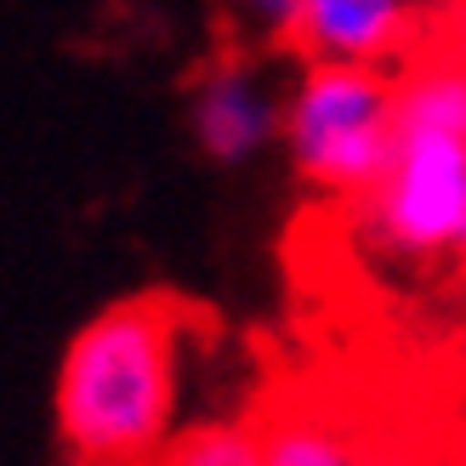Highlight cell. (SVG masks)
I'll return each mask as SVG.
<instances>
[{"instance_id":"obj_8","label":"cell","mask_w":466,"mask_h":466,"mask_svg":"<svg viewBox=\"0 0 466 466\" xmlns=\"http://www.w3.org/2000/svg\"><path fill=\"white\" fill-rule=\"evenodd\" d=\"M444 466H466V399H461L455 421H450V438H444Z\"/></svg>"},{"instance_id":"obj_4","label":"cell","mask_w":466,"mask_h":466,"mask_svg":"<svg viewBox=\"0 0 466 466\" xmlns=\"http://www.w3.org/2000/svg\"><path fill=\"white\" fill-rule=\"evenodd\" d=\"M438 29L404 6V0H296L285 40L308 63L336 68H376L387 75L392 63H415Z\"/></svg>"},{"instance_id":"obj_6","label":"cell","mask_w":466,"mask_h":466,"mask_svg":"<svg viewBox=\"0 0 466 466\" xmlns=\"http://www.w3.org/2000/svg\"><path fill=\"white\" fill-rule=\"evenodd\" d=\"M256 432H262V466H387L381 450L330 404H285Z\"/></svg>"},{"instance_id":"obj_5","label":"cell","mask_w":466,"mask_h":466,"mask_svg":"<svg viewBox=\"0 0 466 466\" xmlns=\"http://www.w3.org/2000/svg\"><path fill=\"white\" fill-rule=\"evenodd\" d=\"M285 131V97L245 57H222L194 86V137L217 166H245Z\"/></svg>"},{"instance_id":"obj_2","label":"cell","mask_w":466,"mask_h":466,"mask_svg":"<svg viewBox=\"0 0 466 466\" xmlns=\"http://www.w3.org/2000/svg\"><path fill=\"white\" fill-rule=\"evenodd\" d=\"M285 148L313 188L370 199L399 148V75L301 63L285 97Z\"/></svg>"},{"instance_id":"obj_1","label":"cell","mask_w":466,"mask_h":466,"mask_svg":"<svg viewBox=\"0 0 466 466\" xmlns=\"http://www.w3.org/2000/svg\"><path fill=\"white\" fill-rule=\"evenodd\" d=\"M182 308L166 296L114 301L80 324L57 370V432L68 461L154 466L182 432Z\"/></svg>"},{"instance_id":"obj_3","label":"cell","mask_w":466,"mask_h":466,"mask_svg":"<svg viewBox=\"0 0 466 466\" xmlns=\"http://www.w3.org/2000/svg\"><path fill=\"white\" fill-rule=\"evenodd\" d=\"M364 233L404 262H466V137L399 126L392 166L364 199Z\"/></svg>"},{"instance_id":"obj_9","label":"cell","mask_w":466,"mask_h":466,"mask_svg":"<svg viewBox=\"0 0 466 466\" xmlns=\"http://www.w3.org/2000/svg\"><path fill=\"white\" fill-rule=\"evenodd\" d=\"M450 40L461 46V57H466V17H461V23H455V29H450Z\"/></svg>"},{"instance_id":"obj_7","label":"cell","mask_w":466,"mask_h":466,"mask_svg":"<svg viewBox=\"0 0 466 466\" xmlns=\"http://www.w3.org/2000/svg\"><path fill=\"white\" fill-rule=\"evenodd\" d=\"M154 466H262V432L250 421H199L182 427Z\"/></svg>"},{"instance_id":"obj_10","label":"cell","mask_w":466,"mask_h":466,"mask_svg":"<svg viewBox=\"0 0 466 466\" xmlns=\"http://www.w3.org/2000/svg\"><path fill=\"white\" fill-rule=\"evenodd\" d=\"M68 466H86V461H68Z\"/></svg>"}]
</instances>
